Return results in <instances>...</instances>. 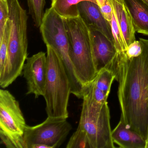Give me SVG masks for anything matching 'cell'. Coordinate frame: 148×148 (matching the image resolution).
I'll return each instance as SVG.
<instances>
[{
  "instance_id": "6da1fadb",
  "label": "cell",
  "mask_w": 148,
  "mask_h": 148,
  "mask_svg": "<svg viewBox=\"0 0 148 148\" xmlns=\"http://www.w3.org/2000/svg\"><path fill=\"white\" fill-rule=\"evenodd\" d=\"M143 52L129 59L118 53L110 69L118 82L120 119L146 141L148 134V40L139 38Z\"/></svg>"
},
{
  "instance_id": "7a4b0ae2",
  "label": "cell",
  "mask_w": 148,
  "mask_h": 148,
  "mask_svg": "<svg viewBox=\"0 0 148 148\" xmlns=\"http://www.w3.org/2000/svg\"><path fill=\"white\" fill-rule=\"evenodd\" d=\"M11 25L5 64L0 73V86L5 89L12 84L23 71L27 58L28 37L26 11L18 0H7Z\"/></svg>"
},
{
  "instance_id": "3957f363",
  "label": "cell",
  "mask_w": 148,
  "mask_h": 148,
  "mask_svg": "<svg viewBox=\"0 0 148 148\" xmlns=\"http://www.w3.org/2000/svg\"><path fill=\"white\" fill-rule=\"evenodd\" d=\"M64 19L69 42V55L78 78L84 88L97 73L92 57L90 29L79 16Z\"/></svg>"
},
{
  "instance_id": "277c9868",
  "label": "cell",
  "mask_w": 148,
  "mask_h": 148,
  "mask_svg": "<svg viewBox=\"0 0 148 148\" xmlns=\"http://www.w3.org/2000/svg\"><path fill=\"white\" fill-rule=\"evenodd\" d=\"M47 47V71L45 94L47 116L67 119L71 85L67 72L57 53Z\"/></svg>"
},
{
  "instance_id": "5b68a950",
  "label": "cell",
  "mask_w": 148,
  "mask_h": 148,
  "mask_svg": "<svg viewBox=\"0 0 148 148\" xmlns=\"http://www.w3.org/2000/svg\"><path fill=\"white\" fill-rule=\"evenodd\" d=\"M40 31L46 46L52 48L59 57L71 85V93L83 98L84 88L77 77L69 55V42L64 19L52 8L46 10Z\"/></svg>"
},
{
  "instance_id": "8992f818",
  "label": "cell",
  "mask_w": 148,
  "mask_h": 148,
  "mask_svg": "<svg viewBox=\"0 0 148 148\" xmlns=\"http://www.w3.org/2000/svg\"><path fill=\"white\" fill-rule=\"evenodd\" d=\"M83 100L78 127L86 133L90 148H115L107 103L97 105Z\"/></svg>"
},
{
  "instance_id": "52a82bcc",
  "label": "cell",
  "mask_w": 148,
  "mask_h": 148,
  "mask_svg": "<svg viewBox=\"0 0 148 148\" xmlns=\"http://www.w3.org/2000/svg\"><path fill=\"white\" fill-rule=\"evenodd\" d=\"M18 101L7 90H0V137L8 148H26L27 126Z\"/></svg>"
},
{
  "instance_id": "ba28073f",
  "label": "cell",
  "mask_w": 148,
  "mask_h": 148,
  "mask_svg": "<svg viewBox=\"0 0 148 148\" xmlns=\"http://www.w3.org/2000/svg\"><path fill=\"white\" fill-rule=\"evenodd\" d=\"M72 129L67 119L48 116L41 123L34 126L27 125L24 134L26 148H32L37 145L58 148L65 141Z\"/></svg>"
},
{
  "instance_id": "9c48e42d",
  "label": "cell",
  "mask_w": 148,
  "mask_h": 148,
  "mask_svg": "<svg viewBox=\"0 0 148 148\" xmlns=\"http://www.w3.org/2000/svg\"><path fill=\"white\" fill-rule=\"evenodd\" d=\"M47 71V57L45 53L39 52L27 58L22 71L26 81L27 95L33 94L35 98L44 96Z\"/></svg>"
},
{
  "instance_id": "30bf717a",
  "label": "cell",
  "mask_w": 148,
  "mask_h": 148,
  "mask_svg": "<svg viewBox=\"0 0 148 148\" xmlns=\"http://www.w3.org/2000/svg\"><path fill=\"white\" fill-rule=\"evenodd\" d=\"M89 29L92 57L97 73L103 68H110L117 53L114 43L99 31Z\"/></svg>"
},
{
  "instance_id": "8fae6325",
  "label": "cell",
  "mask_w": 148,
  "mask_h": 148,
  "mask_svg": "<svg viewBox=\"0 0 148 148\" xmlns=\"http://www.w3.org/2000/svg\"><path fill=\"white\" fill-rule=\"evenodd\" d=\"M78 7L79 16L89 28L99 31L114 43L110 24L105 18L97 4L90 1H82Z\"/></svg>"
},
{
  "instance_id": "7c38bea8",
  "label": "cell",
  "mask_w": 148,
  "mask_h": 148,
  "mask_svg": "<svg viewBox=\"0 0 148 148\" xmlns=\"http://www.w3.org/2000/svg\"><path fill=\"white\" fill-rule=\"evenodd\" d=\"M116 16L126 48L136 40L135 31L131 17L124 0H108Z\"/></svg>"
},
{
  "instance_id": "4fadbf2b",
  "label": "cell",
  "mask_w": 148,
  "mask_h": 148,
  "mask_svg": "<svg viewBox=\"0 0 148 148\" xmlns=\"http://www.w3.org/2000/svg\"><path fill=\"white\" fill-rule=\"evenodd\" d=\"M112 139L120 148H145L146 141L135 131L130 129L120 119L112 132Z\"/></svg>"
},
{
  "instance_id": "5bb4252c",
  "label": "cell",
  "mask_w": 148,
  "mask_h": 148,
  "mask_svg": "<svg viewBox=\"0 0 148 148\" xmlns=\"http://www.w3.org/2000/svg\"><path fill=\"white\" fill-rule=\"evenodd\" d=\"M135 31L148 36V6L142 0H124Z\"/></svg>"
},
{
  "instance_id": "9a60e30c",
  "label": "cell",
  "mask_w": 148,
  "mask_h": 148,
  "mask_svg": "<svg viewBox=\"0 0 148 148\" xmlns=\"http://www.w3.org/2000/svg\"><path fill=\"white\" fill-rule=\"evenodd\" d=\"M84 1L97 4L96 0H51V7L63 18H76L79 16L78 5Z\"/></svg>"
},
{
  "instance_id": "2e32d148",
  "label": "cell",
  "mask_w": 148,
  "mask_h": 148,
  "mask_svg": "<svg viewBox=\"0 0 148 148\" xmlns=\"http://www.w3.org/2000/svg\"><path fill=\"white\" fill-rule=\"evenodd\" d=\"M116 79V75L112 69L104 68L99 71L92 84L98 89L109 95L113 80Z\"/></svg>"
},
{
  "instance_id": "e0dca14e",
  "label": "cell",
  "mask_w": 148,
  "mask_h": 148,
  "mask_svg": "<svg viewBox=\"0 0 148 148\" xmlns=\"http://www.w3.org/2000/svg\"><path fill=\"white\" fill-rule=\"evenodd\" d=\"M29 14L32 16L34 26L40 28L45 16L46 0H27Z\"/></svg>"
},
{
  "instance_id": "ac0fdd59",
  "label": "cell",
  "mask_w": 148,
  "mask_h": 148,
  "mask_svg": "<svg viewBox=\"0 0 148 148\" xmlns=\"http://www.w3.org/2000/svg\"><path fill=\"white\" fill-rule=\"evenodd\" d=\"M66 148H90L86 132L78 127L72 135L66 146Z\"/></svg>"
},
{
  "instance_id": "d6986e66",
  "label": "cell",
  "mask_w": 148,
  "mask_h": 148,
  "mask_svg": "<svg viewBox=\"0 0 148 148\" xmlns=\"http://www.w3.org/2000/svg\"><path fill=\"white\" fill-rule=\"evenodd\" d=\"M10 31L11 25L9 20H8L6 25L2 40L0 41V73L3 71L5 64L8 50Z\"/></svg>"
},
{
  "instance_id": "ffe728a7",
  "label": "cell",
  "mask_w": 148,
  "mask_h": 148,
  "mask_svg": "<svg viewBox=\"0 0 148 148\" xmlns=\"http://www.w3.org/2000/svg\"><path fill=\"white\" fill-rule=\"evenodd\" d=\"M9 19V9L7 0H0V41L2 40Z\"/></svg>"
},
{
  "instance_id": "44dd1931",
  "label": "cell",
  "mask_w": 148,
  "mask_h": 148,
  "mask_svg": "<svg viewBox=\"0 0 148 148\" xmlns=\"http://www.w3.org/2000/svg\"><path fill=\"white\" fill-rule=\"evenodd\" d=\"M142 52L143 47L140 40H135L128 47L125 54L128 59H131L139 56Z\"/></svg>"
},
{
  "instance_id": "7402d4cb",
  "label": "cell",
  "mask_w": 148,
  "mask_h": 148,
  "mask_svg": "<svg viewBox=\"0 0 148 148\" xmlns=\"http://www.w3.org/2000/svg\"><path fill=\"white\" fill-rule=\"evenodd\" d=\"M99 8L105 18L110 24L112 18V9L108 0H106L105 4Z\"/></svg>"
},
{
  "instance_id": "603a6c76",
  "label": "cell",
  "mask_w": 148,
  "mask_h": 148,
  "mask_svg": "<svg viewBox=\"0 0 148 148\" xmlns=\"http://www.w3.org/2000/svg\"><path fill=\"white\" fill-rule=\"evenodd\" d=\"M145 148H148V134L147 139L146 140V146H145Z\"/></svg>"
},
{
  "instance_id": "cb8c5ba5",
  "label": "cell",
  "mask_w": 148,
  "mask_h": 148,
  "mask_svg": "<svg viewBox=\"0 0 148 148\" xmlns=\"http://www.w3.org/2000/svg\"><path fill=\"white\" fill-rule=\"evenodd\" d=\"M142 1L148 6V0H142Z\"/></svg>"
}]
</instances>
